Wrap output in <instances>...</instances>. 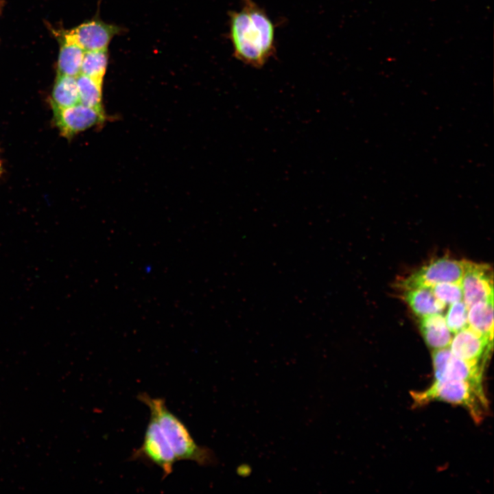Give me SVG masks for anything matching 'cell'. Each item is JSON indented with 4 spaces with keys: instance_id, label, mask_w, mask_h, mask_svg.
Listing matches in <instances>:
<instances>
[{
    "instance_id": "cell-19",
    "label": "cell",
    "mask_w": 494,
    "mask_h": 494,
    "mask_svg": "<svg viewBox=\"0 0 494 494\" xmlns=\"http://www.w3.org/2000/svg\"><path fill=\"white\" fill-rule=\"evenodd\" d=\"M436 298L446 307L454 303L462 301L463 293L460 283H440L431 287Z\"/></svg>"
},
{
    "instance_id": "cell-4",
    "label": "cell",
    "mask_w": 494,
    "mask_h": 494,
    "mask_svg": "<svg viewBox=\"0 0 494 494\" xmlns=\"http://www.w3.org/2000/svg\"><path fill=\"white\" fill-rule=\"evenodd\" d=\"M467 260L447 256L432 259L427 263L400 280L397 287L403 290L432 287L440 283H460L462 279Z\"/></svg>"
},
{
    "instance_id": "cell-6",
    "label": "cell",
    "mask_w": 494,
    "mask_h": 494,
    "mask_svg": "<svg viewBox=\"0 0 494 494\" xmlns=\"http://www.w3.org/2000/svg\"><path fill=\"white\" fill-rule=\"evenodd\" d=\"M435 379H457L482 387L480 362L467 361L454 355L449 348L433 350L432 354Z\"/></svg>"
},
{
    "instance_id": "cell-15",
    "label": "cell",
    "mask_w": 494,
    "mask_h": 494,
    "mask_svg": "<svg viewBox=\"0 0 494 494\" xmlns=\"http://www.w3.org/2000/svg\"><path fill=\"white\" fill-rule=\"evenodd\" d=\"M84 51L75 43L64 40L58 61V74L77 77L80 74Z\"/></svg>"
},
{
    "instance_id": "cell-18",
    "label": "cell",
    "mask_w": 494,
    "mask_h": 494,
    "mask_svg": "<svg viewBox=\"0 0 494 494\" xmlns=\"http://www.w3.org/2000/svg\"><path fill=\"white\" fill-rule=\"evenodd\" d=\"M468 309L463 301L449 305L445 320L452 333H456L469 326Z\"/></svg>"
},
{
    "instance_id": "cell-12",
    "label": "cell",
    "mask_w": 494,
    "mask_h": 494,
    "mask_svg": "<svg viewBox=\"0 0 494 494\" xmlns=\"http://www.w3.org/2000/svg\"><path fill=\"white\" fill-rule=\"evenodd\" d=\"M402 298L418 318L442 314L446 306L434 296L431 287L403 290Z\"/></svg>"
},
{
    "instance_id": "cell-20",
    "label": "cell",
    "mask_w": 494,
    "mask_h": 494,
    "mask_svg": "<svg viewBox=\"0 0 494 494\" xmlns=\"http://www.w3.org/2000/svg\"><path fill=\"white\" fill-rule=\"evenodd\" d=\"M1 162H0V174H1Z\"/></svg>"
},
{
    "instance_id": "cell-8",
    "label": "cell",
    "mask_w": 494,
    "mask_h": 494,
    "mask_svg": "<svg viewBox=\"0 0 494 494\" xmlns=\"http://www.w3.org/2000/svg\"><path fill=\"white\" fill-rule=\"evenodd\" d=\"M120 28L99 19L83 23L64 34V40L73 43L84 51L105 50Z\"/></svg>"
},
{
    "instance_id": "cell-9",
    "label": "cell",
    "mask_w": 494,
    "mask_h": 494,
    "mask_svg": "<svg viewBox=\"0 0 494 494\" xmlns=\"http://www.w3.org/2000/svg\"><path fill=\"white\" fill-rule=\"evenodd\" d=\"M461 286L462 301L468 308L478 302L493 299L492 268L488 264L467 260Z\"/></svg>"
},
{
    "instance_id": "cell-7",
    "label": "cell",
    "mask_w": 494,
    "mask_h": 494,
    "mask_svg": "<svg viewBox=\"0 0 494 494\" xmlns=\"http://www.w3.org/2000/svg\"><path fill=\"white\" fill-rule=\"evenodd\" d=\"M54 120L60 134L71 138L77 134L99 126L106 121L104 109L78 103L66 108L52 107Z\"/></svg>"
},
{
    "instance_id": "cell-11",
    "label": "cell",
    "mask_w": 494,
    "mask_h": 494,
    "mask_svg": "<svg viewBox=\"0 0 494 494\" xmlns=\"http://www.w3.org/2000/svg\"><path fill=\"white\" fill-rule=\"evenodd\" d=\"M419 328L425 344L430 349L435 350L449 346L452 333L448 329L442 314L419 318Z\"/></svg>"
},
{
    "instance_id": "cell-10",
    "label": "cell",
    "mask_w": 494,
    "mask_h": 494,
    "mask_svg": "<svg viewBox=\"0 0 494 494\" xmlns=\"http://www.w3.org/2000/svg\"><path fill=\"white\" fill-rule=\"evenodd\" d=\"M451 353L467 361L480 360L488 357L493 339L475 331L469 326L455 333L449 344Z\"/></svg>"
},
{
    "instance_id": "cell-5",
    "label": "cell",
    "mask_w": 494,
    "mask_h": 494,
    "mask_svg": "<svg viewBox=\"0 0 494 494\" xmlns=\"http://www.w3.org/2000/svg\"><path fill=\"white\" fill-rule=\"evenodd\" d=\"M130 459L147 461L156 465L162 469L163 478L172 473L174 465L178 461L156 418L152 413L142 445L133 451Z\"/></svg>"
},
{
    "instance_id": "cell-1",
    "label": "cell",
    "mask_w": 494,
    "mask_h": 494,
    "mask_svg": "<svg viewBox=\"0 0 494 494\" xmlns=\"http://www.w3.org/2000/svg\"><path fill=\"white\" fill-rule=\"evenodd\" d=\"M229 18L235 58L254 68L263 67L275 53L273 22L252 0H242L239 10L231 11Z\"/></svg>"
},
{
    "instance_id": "cell-13",
    "label": "cell",
    "mask_w": 494,
    "mask_h": 494,
    "mask_svg": "<svg viewBox=\"0 0 494 494\" xmlns=\"http://www.w3.org/2000/svg\"><path fill=\"white\" fill-rule=\"evenodd\" d=\"M469 326L491 339L493 337V299L478 302L468 309Z\"/></svg>"
},
{
    "instance_id": "cell-2",
    "label": "cell",
    "mask_w": 494,
    "mask_h": 494,
    "mask_svg": "<svg viewBox=\"0 0 494 494\" xmlns=\"http://www.w3.org/2000/svg\"><path fill=\"white\" fill-rule=\"evenodd\" d=\"M156 418L177 460H189L200 466L213 464L217 460L212 450L198 445L183 422L167 407L163 398H152L145 392L137 396Z\"/></svg>"
},
{
    "instance_id": "cell-16",
    "label": "cell",
    "mask_w": 494,
    "mask_h": 494,
    "mask_svg": "<svg viewBox=\"0 0 494 494\" xmlns=\"http://www.w3.org/2000/svg\"><path fill=\"white\" fill-rule=\"evenodd\" d=\"M80 103L93 108L104 109L102 84L91 78L79 74L76 77Z\"/></svg>"
},
{
    "instance_id": "cell-14",
    "label": "cell",
    "mask_w": 494,
    "mask_h": 494,
    "mask_svg": "<svg viewBox=\"0 0 494 494\" xmlns=\"http://www.w3.org/2000/svg\"><path fill=\"white\" fill-rule=\"evenodd\" d=\"M78 103H80V99L76 78L57 75L51 93V106L66 108Z\"/></svg>"
},
{
    "instance_id": "cell-3",
    "label": "cell",
    "mask_w": 494,
    "mask_h": 494,
    "mask_svg": "<svg viewBox=\"0 0 494 494\" xmlns=\"http://www.w3.org/2000/svg\"><path fill=\"white\" fill-rule=\"evenodd\" d=\"M411 396L416 405L438 401L462 406L476 422L482 419L487 407L483 387L462 380L435 379L427 389L412 392Z\"/></svg>"
},
{
    "instance_id": "cell-17",
    "label": "cell",
    "mask_w": 494,
    "mask_h": 494,
    "mask_svg": "<svg viewBox=\"0 0 494 494\" xmlns=\"http://www.w3.org/2000/svg\"><path fill=\"white\" fill-rule=\"evenodd\" d=\"M108 62L107 49L85 51L80 73L103 83Z\"/></svg>"
}]
</instances>
